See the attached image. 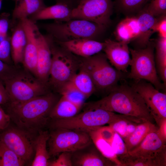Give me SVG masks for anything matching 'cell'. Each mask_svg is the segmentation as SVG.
<instances>
[{
  "mask_svg": "<svg viewBox=\"0 0 166 166\" xmlns=\"http://www.w3.org/2000/svg\"><path fill=\"white\" fill-rule=\"evenodd\" d=\"M138 124H139L135 122H132L128 124L126 129V137L125 138L129 136L134 132Z\"/></svg>",
  "mask_w": 166,
  "mask_h": 166,
  "instance_id": "44",
  "label": "cell"
},
{
  "mask_svg": "<svg viewBox=\"0 0 166 166\" xmlns=\"http://www.w3.org/2000/svg\"><path fill=\"white\" fill-rule=\"evenodd\" d=\"M88 151L74 156L73 164L78 166H117L116 164L105 157L94 145Z\"/></svg>",
  "mask_w": 166,
  "mask_h": 166,
  "instance_id": "21",
  "label": "cell"
},
{
  "mask_svg": "<svg viewBox=\"0 0 166 166\" xmlns=\"http://www.w3.org/2000/svg\"><path fill=\"white\" fill-rule=\"evenodd\" d=\"M97 128L85 132L89 133L93 144L105 157L116 164L117 166H122L111 144L102 137Z\"/></svg>",
  "mask_w": 166,
  "mask_h": 166,
  "instance_id": "28",
  "label": "cell"
},
{
  "mask_svg": "<svg viewBox=\"0 0 166 166\" xmlns=\"http://www.w3.org/2000/svg\"><path fill=\"white\" fill-rule=\"evenodd\" d=\"M9 26V21L7 18H0V40L7 36Z\"/></svg>",
  "mask_w": 166,
  "mask_h": 166,
  "instance_id": "42",
  "label": "cell"
},
{
  "mask_svg": "<svg viewBox=\"0 0 166 166\" xmlns=\"http://www.w3.org/2000/svg\"><path fill=\"white\" fill-rule=\"evenodd\" d=\"M79 0H61V2H65L66 3H68L69 2H71L73 1H77V2Z\"/></svg>",
  "mask_w": 166,
  "mask_h": 166,
  "instance_id": "46",
  "label": "cell"
},
{
  "mask_svg": "<svg viewBox=\"0 0 166 166\" xmlns=\"http://www.w3.org/2000/svg\"><path fill=\"white\" fill-rule=\"evenodd\" d=\"M10 121L9 115L0 106V131L8 127L10 124Z\"/></svg>",
  "mask_w": 166,
  "mask_h": 166,
  "instance_id": "41",
  "label": "cell"
},
{
  "mask_svg": "<svg viewBox=\"0 0 166 166\" xmlns=\"http://www.w3.org/2000/svg\"><path fill=\"white\" fill-rule=\"evenodd\" d=\"M4 84L10 102L24 101L51 92L48 84L42 82L25 69L19 70Z\"/></svg>",
  "mask_w": 166,
  "mask_h": 166,
  "instance_id": "5",
  "label": "cell"
},
{
  "mask_svg": "<svg viewBox=\"0 0 166 166\" xmlns=\"http://www.w3.org/2000/svg\"><path fill=\"white\" fill-rule=\"evenodd\" d=\"M10 40L7 36L0 42V59L10 65L11 57Z\"/></svg>",
  "mask_w": 166,
  "mask_h": 166,
  "instance_id": "37",
  "label": "cell"
},
{
  "mask_svg": "<svg viewBox=\"0 0 166 166\" xmlns=\"http://www.w3.org/2000/svg\"><path fill=\"white\" fill-rule=\"evenodd\" d=\"M20 21L26 37L22 63L25 69L36 77L38 55L37 31L38 28L34 22L28 18Z\"/></svg>",
  "mask_w": 166,
  "mask_h": 166,
  "instance_id": "13",
  "label": "cell"
},
{
  "mask_svg": "<svg viewBox=\"0 0 166 166\" xmlns=\"http://www.w3.org/2000/svg\"><path fill=\"white\" fill-rule=\"evenodd\" d=\"M118 159L122 166H166V146L160 149L152 157H139L128 154L118 158Z\"/></svg>",
  "mask_w": 166,
  "mask_h": 166,
  "instance_id": "19",
  "label": "cell"
},
{
  "mask_svg": "<svg viewBox=\"0 0 166 166\" xmlns=\"http://www.w3.org/2000/svg\"><path fill=\"white\" fill-rule=\"evenodd\" d=\"M158 128L153 123L148 121L138 124L134 132L123 140L128 152L138 146L149 133Z\"/></svg>",
  "mask_w": 166,
  "mask_h": 166,
  "instance_id": "25",
  "label": "cell"
},
{
  "mask_svg": "<svg viewBox=\"0 0 166 166\" xmlns=\"http://www.w3.org/2000/svg\"><path fill=\"white\" fill-rule=\"evenodd\" d=\"M141 96L157 126L166 120V94L143 80L135 81L132 86Z\"/></svg>",
  "mask_w": 166,
  "mask_h": 166,
  "instance_id": "12",
  "label": "cell"
},
{
  "mask_svg": "<svg viewBox=\"0 0 166 166\" xmlns=\"http://www.w3.org/2000/svg\"><path fill=\"white\" fill-rule=\"evenodd\" d=\"M72 8L68 4L63 2L49 7L45 6L39 11L31 16L32 21L54 19L57 22H63L71 19Z\"/></svg>",
  "mask_w": 166,
  "mask_h": 166,
  "instance_id": "18",
  "label": "cell"
},
{
  "mask_svg": "<svg viewBox=\"0 0 166 166\" xmlns=\"http://www.w3.org/2000/svg\"><path fill=\"white\" fill-rule=\"evenodd\" d=\"M57 42L72 53L82 58L89 57L98 53L103 50L105 47L104 42L87 38Z\"/></svg>",
  "mask_w": 166,
  "mask_h": 166,
  "instance_id": "16",
  "label": "cell"
},
{
  "mask_svg": "<svg viewBox=\"0 0 166 166\" xmlns=\"http://www.w3.org/2000/svg\"><path fill=\"white\" fill-rule=\"evenodd\" d=\"M11 55L15 65L23 62L26 37L25 31L20 23L14 29L10 38Z\"/></svg>",
  "mask_w": 166,
  "mask_h": 166,
  "instance_id": "22",
  "label": "cell"
},
{
  "mask_svg": "<svg viewBox=\"0 0 166 166\" xmlns=\"http://www.w3.org/2000/svg\"><path fill=\"white\" fill-rule=\"evenodd\" d=\"M45 7L42 0H21L13 11V19L20 21L28 18Z\"/></svg>",
  "mask_w": 166,
  "mask_h": 166,
  "instance_id": "27",
  "label": "cell"
},
{
  "mask_svg": "<svg viewBox=\"0 0 166 166\" xmlns=\"http://www.w3.org/2000/svg\"><path fill=\"white\" fill-rule=\"evenodd\" d=\"M37 41L38 55L36 77L48 84L52 60L50 38L42 35L38 29Z\"/></svg>",
  "mask_w": 166,
  "mask_h": 166,
  "instance_id": "15",
  "label": "cell"
},
{
  "mask_svg": "<svg viewBox=\"0 0 166 166\" xmlns=\"http://www.w3.org/2000/svg\"><path fill=\"white\" fill-rule=\"evenodd\" d=\"M146 9L154 17L164 15L166 12V0H152Z\"/></svg>",
  "mask_w": 166,
  "mask_h": 166,
  "instance_id": "35",
  "label": "cell"
},
{
  "mask_svg": "<svg viewBox=\"0 0 166 166\" xmlns=\"http://www.w3.org/2000/svg\"><path fill=\"white\" fill-rule=\"evenodd\" d=\"M25 164L0 139V166H22Z\"/></svg>",
  "mask_w": 166,
  "mask_h": 166,
  "instance_id": "32",
  "label": "cell"
},
{
  "mask_svg": "<svg viewBox=\"0 0 166 166\" xmlns=\"http://www.w3.org/2000/svg\"><path fill=\"white\" fill-rule=\"evenodd\" d=\"M2 40H0V42H1V41Z\"/></svg>",
  "mask_w": 166,
  "mask_h": 166,
  "instance_id": "48",
  "label": "cell"
},
{
  "mask_svg": "<svg viewBox=\"0 0 166 166\" xmlns=\"http://www.w3.org/2000/svg\"><path fill=\"white\" fill-rule=\"evenodd\" d=\"M2 0H0V10L1 9Z\"/></svg>",
  "mask_w": 166,
  "mask_h": 166,
  "instance_id": "47",
  "label": "cell"
},
{
  "mask_svg": "<svg viewBox=\"0 0 166 166\" xmlns=\"http://www.w3.org/2000/svg\"><path fill=\"white\" fill-rule=\"evenodd\" d=\"M148 0H119L120 7L126 11H132L138 9Z\"/></svg>",
  "mask_w": 166,
  "mask_h": 166,
  "instance_id": "39",
  "label": "cell"
},
{
  "mask_svg": "<svg viewBox=\"0 0 166 166\" xmlns=\"http://www.w3.org/2000/svg\"><path fill=\"white\" fill-rule=\"evenodd\" d=\"M113 152L118 158L128 154L124 142L121 137L114 132L111 142Z\"/></svg>",
  "mask_w": 166,
  "mask_h": 166,
  "instance_id": "34",
  "label": "cell"
},
{
  "mask_svg": "<svg viewBox=\"0 0 166 166\" xmlns=\"http://www.w3.org/2000/svg\"><path fill=\"white\" fill-rule=\"evenodd\" d=\"M132 122L140 124L144 121L137 118L127 116L126 117L116 120L109 124L113 130L118 133L124 140L126 137L127 125Z\"/></svg>",
  "mask_w": 166,
  "mask_h": 166,
  "instance_id": "33",
  "label": "cell"
},
{
  "mask_svg": "<svg viewBox=\"0 0 166 166\" xmlns=\"http://www.w3.org/2000/svg\"><path fill=\"white\" fill-rule=\"evenodd\" d=\"M43 26L57 42L83 38L95 40L106 28L93 22L78 19L56 22Z\"/></svg>",
  "mask_w": 166,
  "mask_h": 166,
  "instance_id": "4",
  "label": "cell"
},
{
  "mask_svg": "<svg viewBox=\"0 0 166 166\" xmlns=\"http://www.w3.org/2000/svg\"><path fill=\"white\" fill-rule=\"evenodd\" d=\"M140 33L137 18L135 17H127L121 21L117 26L116 34L119 41L128 43L136 39Z\"/></svg>",
  "mask_w": 166,
  "mask_h": 166,
  "instance_id": "24",
  "label": "cell"
},
{
  "mask_svg": "<svg viewBox=\"0 0 166 166\" xmlns=\"http://www.w3.org/2000/svg\"><path fill=\"white\" fill-rule=\"evenodd\" d=\"M72 152H63L59 156L58 158L51 162H49L50 166H72L73 165L72 161Z\"/></svg>",
  "mask_w": 166,
  "mask_h": 166,
  "instance_id": "38",
  "label": "cell"
},
{
  "mask_svg": "<svg viewBox=\"0 0 166 166\" xmlns=\"http://www.w3.org/2000/svg\"><path fill=\"white\" fill-rule=\"evenodd\" d=\"M18 70L13 66L0 59V82L4 84L5 81L13 77Z\"/></svg>",
  "mask_w": 166,
  "mask_h": 166,
  "instance_id": "36",
  "label": "cell"
},
{
  "mask_svg": "<svg viewBox=\"0 0 166 166\" xmlns=\"http://www.w3.org/2000/svg\"><path fill=\"white\" fill-rule=\"evenodd\" d=\"M59 99L50 92L27 101L3 105L10 120L18 128L35 134L47 124L50 113Z\"/></svg>",
  "mask_w": 166,
  "mask_h": 166,
  "instance_id": "1",
  "label": "cell"
},
{
  "mask_svg": "<svg viewBox=\"0 0 166 166\" xmlns=\"http://www.w3.org/2000/svg\"><path fill=\"white\" fill-rule=\"evenodd\" d=\"M85 110L100 109L153 123L154 120L141 96L132 86L117 85L108 95L97 101L85 103Z\"/></svg>",
  "mask_w": 166,
  "mask_h": 166,
  "instance_id": "2",
  "label": "cell"
},
{
  "mask_svg": "<svg viewBox=\"0 0 166 166\" xmlns=\"http://www.w3.org/2000/svg\"><path fill=\"white\" fill-rule=\"evenodd\" d=\"M81 108L61 96L52 109L49 118L53 120L71 117L77 114Z\"/></svg>",
  "mask_w": 166,
  "mask_h": 166,
  "instance_id": "26",
  "label": "cell"
},
{
  "mask_svg": "<svg viewBox=\"0 0 166 166\" xmlns=\"http://www.w3.org/2000/svg\"><path fill=\"white\" fill-rule=\"evenodd\" d=\"M9 101V96L4 84L0 82V105H4Z\"/></svg>",
  "mask_w": 166,
  "mask_h": 166,
  "instance_id": "43",
  "label": "cell"
},
{
  "mask_svg": "<svg viewBox=\"0 0 166 166\" xmlns=\"http://www.w3.org/2000/svg\"><path fill=\"white\" fill-rule=\"evenodd\" d=\"M58 93L67 100L81 108L83 105L87 98L70 81L61 88Z\"/></svg>",
  "mask_w": 166,
  "mask_h": 166,
  "instance_id": "31",
  "label": "cell"
},
{
  "mask_svg": "<svg viewBox=\"0 0 166 166\" xmlns=\"http://www.w3.org/2000/svg\"><path fill=\"white\" fill-rule=\"evenodd\" d=\"M154 43L149 42L144 48L129 49L132 55L131 70L128 77L135 81H146L159 90L163 89L165 85L161 83L157 75L154 60Z\"/></svg>",
  "mask_w": 166,
  "mask_h": 166,
  "instance_id": "8",
  "label": "cell"
},
{
  "mask_svg": "<svg viewBox=\"0 0 166 166\" xmlns=\"http://www.w3.org/2000/svg\"><path fill=\"white\" fill-rule=\"evenodd\" d=\"M50 44L52 60L48 84L58 93L78 71L81 59L61 46H54L51 39Z\"/></svg>",
  "mask_w": 166,
  "mask_h": 166,
  "instance_id": "3",
  "label": "cell"
},
{
  "mask_svg": "<svg viewBox=\"0 0 166 166\" xmlns=\"http://www.w3.org/2000/svg\"><path fill=\"white\" fill-rule=\"evenodd\" d=\"M157 127L158 132L164 138L166 139V120L164 121Z\"/></svg>",
  "mask_w": 166,
  "mask_h": 166,
  "instance_id": "45",
  "label": "cell"
},
{
  "mask_svg": "<svg viewBox=\"0 0 166 166\" xmlns=\"http://www.w3.org/2000/svg\"><path fill=\"white\" fill-rule=\"evenodd\" d=\"M155 32L158 33L160 37L166 38V18L163 17L157 20L154 27Z\"/></svg>",
  "mask_w": 166,
  "mask_h": 166,
  "instance_id": "40",
  "label": "cell"
},
{
  "mask_svg": "<svg viewBox=\"0 0 166 166\" xmlns=\"http://www.w3.org/2000/svg\"><path fill=\"white\" fill-rule=\"evenodd\" d=\"M137 18L140 33L136 39L141 49H143L147 46L149 42V38L155 33L154 27L157 19L146 9L142 11Z\"/></svg>",
  "mask_w": 166,
  "mask_h": 166,
  "instance_id": "20",
  "label": "cell"
},
{
  "mask_svg": "<svg viewBox=\"0 0 166 166\" xmlns=\"http://www.w3.org/2000/svg\"><path fill=\"white\" fill-rule=\"evenodd\" d=\"M34 139V157L32 166H48L50 157L46 149V144L49 138V133L47 131L41 130Z\"/></svg>",
  "mask_w": 166,
  "mask_h": 166,
  "instance_id": "23",
  "label": "cell"
},
{
  "mask_svg": "<svg viewBox=\"0 0 166 166\" xmlns=\"http://www.w3.org/2000/svg\"><path fill=\"white\" fill-rule=\"evenodd\" d=\"M156 62L160 78L166 86V38L160 37L156 45Z\"/></svg>",
  "mask_w": 166,
  "mask_h": 166,
  "instance_id": "30",
  "label": "cell"
},
{
  "mask_svg": "<svg viewBox=\"0 0 166 166\" xmlns=\"http://www.w3.org/2000/svg\"><path fill=\"white\" fill-rule=\"evenodd\" d=\"M112 0H79L72 8V19H82L96 23L105 27L111 22Z\"/></svg>",
  "mask_w": 166,
  "mask_h": 166,
  "instance_id": "10",
  "label": "cell"
},
{
  "mask_svg": "<svg viewBox=\"0 0 166 166\" xmlns=\"http://www.w3.org/2000/svg\"><path fill=\"white\" fill-rule=\"evenodd\" d=\"M126 116L100 109H88L71 117L52 120L50 125L52 129L65 128L85 131L109 124Z\"/></svg>",
  "mask_w": 166,
  "mask_h": 166,
  "instance_id": "7",
  "label": "cell"
},
{
  "mask_svg": "<svg viewBox=\"0 0 166 166\" xmlns=\"http://www.w3.org/2000/svg\"><path fill=\"white\" fill-rule=\"evenodd\" d=\"M103 50L107 59L117 70L125 73L130 65L131 59L128 43L110 39L105 41Z\"/></svg>",
  "mask_w": 166,
  "mask_h": 166,
  "instance_id": "14",
  "label": "cell"
},
{
  "mask_svg": "<svg viewBox=\"0 0 166 166\" xmlns=\"http://www.w3.org/2000/svg\"><path fill=\"white\" fill-rule=\"evenodd\" d=\"M10 125L0 131V139L26 164L34 155V134Z\"/></svg>",
  "mask_w": 166,
  "mask_h": 166,
  "instance_id": "11",
  "label": "cell"
},
{
  "mask_svg": "<svg viewBox=\"0 0 166 166\" xmlns=\"http://www.w3.org/2000/svg\"><path fill=\"white\" fill-rule=\"evenodd\" d=\"M81 66L89 74L96 90L109 92L124 78L123 72L114 68L105 54L101 52L87 58L81 57Z\"/></svg>",
  "mask_w": 166,
  "mask_h": 166,
  "instance_id": "6",
  "label": "cell"
},
{
  "mask_svg": "<svg viewBox=\"0 0 166 166\" xmlns=\"http://www.w3.org/2000/svg\"><path fill=\"white\" fill-rule=\"evenodd\" d=\"M52 129L48 140L50 157L63 152H75L93 142L89 133L85 131L65 128Z\"/></svg>",
  "mask_w": 166,
  "mask_h": 166,
  "instance_id": "9",
  "label": "cell"
},
{
  "mask_svg": "<svg viewBox=\"0 0 166 166\" xmlns=\"http://www.w3.org/2000/svg\"><path fill=\"white\" fill-rule=\"evenodd\" d=\"M166 139L160 134L158 128L156 131L149 133L138 146L128 153L137 157H152L160 149L166 146Z\"/></svg>",
  "mask_w": 166,
  "mask_h": 166,
  "instance_id": "17",
  "label": "cell"
},
{
  "mask_svg": "<svg viewBox=\"0 0 166 166\" xmlns=\"http://www.w3.org/2000/svg\"><path fill=\"white\" fill-rule=\"evenodd\" d=\"M88 98L96 91L90 76L82 67L70 81Z\"/></svg>",
  "mask_w": 166,
  "mask_h": 166,
  "instance_id": "29",
  "label": "cell"
}]
</instances>
